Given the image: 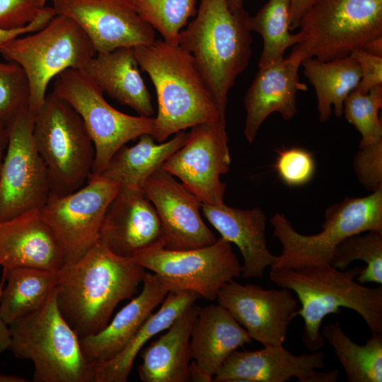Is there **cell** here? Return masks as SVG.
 Returning <instances> with one entry per match:
<instances>
[{"label":"cell","mask_w":382,"mask_h":382,"mask_svg":"<svg viewBox=\"0 0 382 382\" xmlns=\"http://www.w3.org/2000/svg\"><path fill=\"white\" fill-rule=\"evenodd\" d=\"M146 269L116 255L98 240L76 262L57 272V303L79 338L94 335L109 323L117 306L132 298Z\"/></svg>","instance_id":"cell-1"},{"label":"cell","mask_w":382,"mask_h":382,"mask_svg":"<svg viewBox=\"0 0 382 382\" xmlns=\"http://www.w3.org/2000/svg\"><path fill=\"white\" fill-rule=\"evenodd\" d=\"M133 49L157 95L158 112L151 134L156 141H165L172 134L201 123L226 120L187 51L161 39Z\"/></svg>","instance_id":"cell-2"},{"label":"cell","mask_w":382,"mask_h":382,"mask_svg":"<svg viewBox=\"0 0 382 382\" xmlns=\"http://www.w3.org/2000/svg\"><path fill=\"white\" fill-rule=\"evenodd\" d=\"M250 16L231 11L227 0H199L195 18L181 30L178 45L187 51L226 118L228 95L252 55Z\"/></svg>","instance_id":"cell-3"},{"label":"cell","mask_w":382,"mask_h":382,"mask_svg":"<svg viewBox=\"0 0 382 382\" xmlns=\"http://www.w3.org/2000/svg\"><path fill=\"white\" fill-rule=\"evenodd\" d=\"M362 268L345 272L331 265L271 268L270 279L280 288L294 291L301 304L296 314L303 320L302 341L308 349L316 352L323 347V320L329 314L339 313L340 308L359 313L372 334H382V286L369 288L354 282Z\"/></svg>","instance_id":"cell-4"},{"label":"cell","mask_w":382,"mask_h":382,"mask_svg":"<svg viewBox=\"0 0 382 382\" xmlns=\"http://www.w3.org/2000/svg\"><path fill=\"white\" fill-rule=\"evenodd\" d=\"M8 325V349L16 358L32 361L34 382H94V366L59 310L56 286L40 309Z\"/></svg>","instance_id":"cell-5"},{"label":"cell","mask_w":382,"mask_h":382,"mask_svg":"<svg viewBox=\"0 0 382 382\" xmlns=\"http://www.w3.org/2000/svg\"><path fill=\"white\" fill-rule=\"evenodd\" d=\"M273 236L282 245L271 268L299 269L330 265L335 250L345 238L366 231H382V188L367 196L346 197L325 212L322 230L313 235L296 231L282 214L270 219Z\"/></svg>","instance_id":"cell-6"},{"label":"cell","mask_w":382,"mask_h":382,"mask_svg":"<svg viewBox=\"0 0 382 382\" xmlns=\"http://www.w3.org/2000/svg\"><path fill=\"white\" fill-rule=\"evenodd\" d=\"M290 54L330 61L382 37V0H316L302 16Z\"/></svg>","instance_id":"cell-7"},{"label":"cell","mask_w":382,"mask_h":382,"mask_svg":"<svg viewBox=\"0 0 382 382\" xmlns=\"http://www.w3.org/2000/svg\"><path fill=\"white\" fill-rule=\"evenodd\" d=\"M33 135L51 194L66 195L84 185L92 173L94 144L79 114L54 91L35 117Z\"/></svg>","instance_id":"cell-8"},{"label":"cell","mask_w":382,"mask_h":382,"mask_svg":"<svg viewBox=\"0 0 382 382\" xmlns=\"http://www.w3.org/2000/svg\"><path fill=\"white\" fill-rule=\"evenodd\" d=\"M96 51L71 18L55 15L42 29L19 36L0 49L7 60L19 64L29 84L28 108L34 117L41 109L52 79L68 69H83Z\"/></svg>","instance_id":"cell-9"},{"label":"cell","mask_w":382,"mask_h":382,"mask_svg":"<svg viewBox=\"0 0 382 382\" xmlns=\"http://www.w3.org/2000/svg\"><path fill=\"white\" fill-rule=\"evenodd\" d=\"M53 91L79 114L86 126L95 147L92 175L101 174L127 142L153 132L154 117L132 116L115 109L82 69H68L57 75Z\"/></svg>","instance_id":"cell-10"},{"label":"cell","mask_w":382,"mask_h":382,"mask_svg":"<svg viewBox=\"0 0 382 382\" xmlns=\"http://www.w3.org/2000/svg\"><path fill=\"white\" fill-rule=\"evenodd\" d=\"M28 106L6 123L8 144L0 168V221L40 209L51 194L45 166L33 140Z\"/></svg>","instance_id":"cell-11"},{"label":"cell","mask_w":382,"mask_h":382,"mask_svg":"<svg viewBox=\"0 0 382 382\" xmlns=\"http://www.w3.org/2000/svg\"><path fill=\"white\" fill-rule=\"evenodd\" d=\"M132 260L160 276L170 291H191L211 301L216 299L224 284L241 275V265L231 243L222 237L199 248L147 250Z\"/></svg>","instance_id":"cell-12"},{"label":"cell","mask_w":382,"mask_h":382,"mask_svg":"<svg viewBox=\"0 0 382 382\" xmlns=\"http://www.w3.org/2000/svg\"><path fill=\"white\" fill-rule=\"evenodd\" d=\"M120 185L91 174L86 185L63 196L50 194L40 209L62 250L65 264L78 261L98 240L106 210Z\"/></svg>","instance_id":"cell-13"},{"label":"cell","mask_w":382,"mask_h":382,"mask_svg":"<svg viewBox=\"0 0 382 382\" xmlns=\"http://www.w3.org/2000/svg\"><path fill=\"white\" fill-rule=\"evenodd\" d=\"M231 156L226 120H217L191 127L183 146L162 168L180 180L202 204L224 202L226 184L221 175L230 170Z\"/></svg>","instance_id":"cell-14"},{"label":"cell","mask_w":382,"mask_h":382,"mask_svg":"<svg viewBox=\"0 0 382 382\" xmlns=\"http://www.w3.org/2000/svg\"><path fill=\"white\" fill-rule=\"evenodd\" d=\"M216 299L253 340L264 346L283 345L289 325L297 316V300L285 288L265 289L232 279L222 286Z\"/></svg>","instance_id":"cell-15"},{"label":"cell","mask_w":382,"mask_h":382,"mask_svg":"<svg viewBox=\"0 0 382 382\" xmlns=\"http://www.w3.org/2000/svg\"><path fill=\"white\" fill-rule=\"evenodd\" d=\"M56 15L74 20L96 52L153 43L155 30L144 22L128 0H52Z\"/></svg>","instance_id":"cell-16"},{"label":"cell","mask_w":382,"mask_h":382,"mask_svg":"<svg viewBox=\"0 0 382 382\" xmlns=\"http://www.w3.org/2000/svg\"><path fill=\"white\" fill-rule=\"evenodd\" d=\"M143 190L154 206L163 229L164 248L183 250L216 241L200 214L202 202L162 168L145 181Z\"/></svg>","instance_id":"cell-17"},{"label":"cell","mask_w":382,"mask_h":382,"mask_svg":"<svg viewBox=\"0 0 382 382\" xmlns=\"http://www.w3.org/2000/svg\"><path fill=\"white\" fill-rule=\"evenodd\" d=\"M322 351L294 355L283 347L264 346L255 351L234 350L213 377L214 382H335L337 369L317 371L325 366Z\"/></svg>","instance_id":"cell-18"},{"label":"cell","mask_w":382,"mask_h":382,"mask_svg":"<svg viewBox=\"0 0 382 382\" xmlns=\"http://www.w3.org/2000/svg\"><path fill=\"white\" fill-rule=\"evenodd\" d=\"M98 241L116 255L129 259L164 248L160 219L143 190L120 187L106 210Z\"/></svg>","instance_id":"cell-19"},{"label":"cell","mask_w":382,"mask_h":382,"mask_svg":"<svg viewBox=\"0 0 382 382\" xmlns=\"http://www.w3.org/2000/svg\"><path fill=\"white\" fill-rule=\"evenodd\" d=\"M301 61L295 56L282 58L265 67L259 68L244 97L246 111L244 135L252 143L267 117L279 112L286 120L297 112L296 94L307 86L300 81Z\"/></svg>","instance_id":"cell-20"},{"label":"cell","mask_w":382,"mask_h":382,"mask_svg":"<svg viewBox=\"0 0 382 382\" xmlns=\"http://www.w3.org/2000/svg\"><path fill=\"white\" fill-rule=\"evenodd\" d=\"M65 264L62 250L40 209L0 221V267L57 272Z\"/></svg>","instance_id":"cell-21"},{"label":"cell","mask_w":382,"mask_h":382,"mask_svg":"<svg viewBox=\"0 0 382 382\" xmlns=\"http://www.w3.org/2000/svg\"><path fill=\"white\" fill-rule=\"evenodd\" d=\"M140 294L98 332L79 338L81 351L93 366L119 354L170 291L158 274L146 272Z\"/></svg>","instance_id":"cell-22"},{"label":"cell","mask_w":382,"mask_h":382,"mask_svg":"<svg viewBox=\"0 0 382 382\" xmlns=\"http://www.w3.org/2000/svg\"><path fill=\"white\" fill-rule=\"evenodd\" d=\"M201 210L221 237L241 251L243 278H261L265 270L273 265L275 255L268 249L265 235L267 218L261 208L242 209L224 203L216 206L202 203Z\"/></svg>","instance_id":"cell-23"},{"label":"cell","mask_w":382,"mask_h":382,"mask_svg":"<svg viewBox=\"0 0 382 382\" xmlns=\"http://www.w3.org/2000/svg\"><path fill=\"white\" fill-rule=\"evenodd\" d=\"M201 307L195 303L186 308L156 340L144 348L138 366L144 382L189 381L192 359L190 341L193 325Z\"/></svg>","instance_id":"cell-24"},{"label":"cell","mask_w":382,"mask_h":382,"mask_svg":"<svg viewBox=\"0 0 382 382\" xmlns=\"http://www.w3.org/2000/svg\"><path fill=\"white\" fill-rule=\"evenodd\" d=\"M83 70L108 96L139 115L152 117L150 93L139 70L133 47H122L98 53Z\"/></svg>","instance_id":"cell-25"},{"label":"cell","mask_w":382,"mask_h":382,"mask_svg":"<svg viewBox=\"0 0 382 382\" xmlns=\"http://www.w3.org/2000/svg\"><path fill=\"white\" fill-rule=\"evenodd\" d=\"M253 339L221 305L200 308L190 341L191 357L214 376L229 354Z\"/></svg>","instance_id":"cell-26"},{"label":"cell","mask_w":382,"mask_h":382,"mask_svg":"<svg viewBox=\"0 0 382 382\" xmlns=\"http://www.w3.org/2000/svg\"><path fill=\"white\" fill-rule=\"evenodd\" d=\"M200 296L191 291H170L161 306L152 313L124 349L113 359L94 366V382H126L143 346L167 330L175 319Z\"/></svg>","instance_id":"cell-27"},{"label":"cell","mask_w":382,"mask_h":382,"mask_svg":"<svg viewBox=\"0 0 382 382\" xmlns=\"http://www.w3.org/2000/svg\"><path fill=\"white\" fill-rule=\"evenodd\" d=\"M185 130L170 140L156 144L150 134L140 136L134 145L118 150L98 175L117 183L120 187L143 190L147 178L162 168L164 162L184 144Z\"/></svg>","instance_id":"cell-28"},{"label":"cell","mask_w":382,"mask_h":382,"mask_svg":"<svg viewBox=\"0 0 382 382\" xmlns=\"http://www.w3.org/2000/svg\"><path fill=\"white\" fill-rule=\"evenodd\" d=\"M301 65L316 91L320 122H325L330 118L332 106L335 116H342L345 100L361 79L357 60L351 55L330 61L306 59Z\"/></svg>","instance_id":"cell-29"},{"label":"cell","mask_w":382,"mask_h":382,"mask_svg":"<svg viewBox=\"0 0 382 382\" xmlns=\"http://www.w3.org/2000/svg\"><path fill=\"white\" fill-rule=\"evenodd\" d=\"M6 284L1 298L3 319L9 325L40 309L57 285V272L32 267L3 269Z\"/></svg>","instance_id":"cell-30"},{"label":"cell","mask_w":382,"mask_h":382,"mask_svg":"<svg viewBox=\"0 0 382 382\" xmlns=\"http://www.w3.org/2000/svg\"><path fill=\"white\" fill-rule=\"evenodd\" d=\"M332 347L349 382L382 381V334H372L364 345L354 342L335 321L321 332Z\"/></svg>","instance_id":"cell-31"},{"label":"cell","mask_w":382,"mask_h":382,"mask_svg":"<svg viewBox=\"0 0 382 382\" xmlns=\"http://www.w3.org/2000/svg\"><path fill=\"white\" fill-rule=\"evenodd\" d=\"M291 3V0H268L255 16L248 18L250 30L260 34L263 40L259 68L283 58L286 49L299 40L298 33H290Z\"/></svg>","instance_id":"cell-32"},{"label":"cell","mask_w":382,"mask_h":382,"mask_svg":"<svg viewBox=\"0 0 382 382\" xmlns=\"http://www.w3.org/2000/svg\"><path fill=\"white\" fill-rule=\"evenodd\" d=\"M354 260L366 265L357 277L358 283L382 284V231H370L345 238L336 248L330 265L345 270Z\"/></svg>","instance_id":"cell-33"},{"label":"cell","mask_w":382,"mask_h":382,"mask_svg":"<svg viewBox=\"0 0 382 382\" xmlns=\"http://www.w3.org/2000/svg\"><path fill=\"white\" fill-rule=\"evenodd\" d=\"M198 0H128L146 23L157 30L163 40L178 45L182 28L197 13Z\"/></svg>","instance_id":"cell-34"},{"label":"cell","mask_w":382,"mask_h":382,"mask_svg":"<svg viewBox=\"0 0 382 382\" xmlns=\"http://www.w3.org/2000/svg\"><path fill=\"white\" fill-rule=\"evenodd\" d=\"M382 108V85L363 93L355 88L346 98L343 114L348 122L361 134L359 148L382 141V122L379 111Z\"/></svg>","instance_id":"cell-35"},{"label":"cell","mask_w":382,"mask_h":382,"mask_svg":"<svg viewBox=\"0 0 382 382\" xmlns=\"http://www.w3.org/2000/svg\"><path fill=\"white\" fill-rule=\"evenodd\" d=\"M29 84L22 67L0 61V120L6 124L28 106Z\"/></svg>","instance_id":"cell-36"},{"label":"cell","mask_w":382,"mask_h":382,"mask_svg":"<svg viewBox=\"0 0 382 382\" xmlns=\"http://www.w3.org/2000/svg\"><path fill=\"white\" fill-rule=\"evenodd\" d=\"M274 166L279 179L289 187L307 184L316 171V163L312 154L297 146L279 151Z\"/></svg>","instance_id":"cell-37"},{"label":"cell","mask_w":382,"mask_h":382,"mask_svg":"<svg viewBox=\"0 0 382 382\" xmlns=\"http://www.w3.org/2000/svg\"><path fill=\"white\" fill-rule=\"evenodd\" d=\"M359 149L354 161L359 182L371 192L382 188V141Z\"/></svg>","instance_id":"cell-38"},{"label":"cell","mask_w":382,"mask_h":382,"mask_svg":"<svg viewBox=\"0 0 382 382\" xmlns=\"http://www.w3.org/2000/svg\"><path fill=\"white\" fill-rule=\"evenodd\" d=\"M47 0H0V28L15 29L35 19Z\"/></svg>","instance_id":"cell-39"},{"label":"cell","mask_w":382,"mask_h":382,"mask_svg":"<svg viewBox=\"0 0 382 382\" xmlns=\"http://www.w3.org/2000/svg\"><path fill=\"white\" fill-rule=\"evenodd\" d=\"M350 55L359 64L361 79L357 89L368 93L375 86L382 85V57L371 54L364 50H357Z\"/></svg>","instance_id":"cell-40"},{"label":"cell","mask_w":382,"mask_h":382,"mask_svg":"<svg viewBox=\"0 0 382 382\" xmlns=\"http://www.w3.org/2000/svg\"><path fill=\"white\" fill-rule=\"evenodd\" d=\"M56 15L52 7L45 6L39 16L24 27L15 29L0 28V49L12 40L40 30Z\"/></svg>","instance_id":"cell-41"},{"label":"cell","mask_w":382,"mask_h":382,"mask_svg":"<svg viewBox=\"0 0 382 382\" xmlns=\"http://www.w3.org/2000/svg\"><path fill=\"white\" fill-rule=\"evenodd\" d=\"M315 1L291 0L289 13L290 30L298 28L302 16Z\"/></svg>","instance_id":"cell-42"},{"label":"cell","mask_w":382,"mask_h":382,"mask_svg":"<svg viewBox=\"0 0 382 382\" xmlns=\"http://www.w3.org/2000/svg\"><path fill=\"white\" fill-rule=\"evenodd\" d=\"M5 277L2 275L0 282V354L9 349L11 344V331L9 325L4 321L1 311V298L4 286Z\"/></svg>","instance_id":"cell-43"},{"label":"cell","mask_w":382,"mask_h":382,"mask_svg":"<svg viewBox=\"0 0 382 382\" xmlns=\"http://www.w3.org/2000/svg\"><path fill=\"white\" fill-rule=\"evenodd\" d=\"M189 381L212 382L213 377L207 373L198 364L192 359L188 366Z\"/></svg>","instance_id":"cell-44"},{"label":"cell","mask_w":382,"mask_h":382,"mask_svg":"<svg viewBox=\"0 0 382 382\" xmlns=\"http://www.w3.org/2000/svg\"><path fill=\"white\" fill-rule=\"evenodd\" d=\"M8 131L6 124L0 120V168L8 144Z\"/></svg>","instance_id":"cell-45"},{"label":"cell","mask_w":382,"mask_h":382,"mask_svg":"<svg viewBox=\"0 0 382 382\" xmlns=\"http://www.w3.org/2000/svg\"><path fill=\"white\" fill-rule=\"evenodd\" d=\"M362 50L371 54L382 57V37L370 41Z\"/></svg>","instance_id":"cell-46"},{"label":"cell","mask_w":382,"mask_h":382,"mask_svg":"<svg viewBox=\"0 0 382 382\" xmlns=\"http://www.w3.org/2000/svg\"><path fill=\"white\" fill-rule=\"evenodd\" d=\"M28 380L18 376L0 373V382H27Z\"/></svg>","instance_id":"cell-47"},{"label":"cell","mask_w":382,"mask_h":382,"mask_svg":"<svg viewBox=\"0 0 382 382\" xmlns=\"http://www.w3.org/2000/svg\"><path fill=\"white\" fill-rule=\"evenodd\" d=\"M244 0H227L230 10L233 12L243 8Z\"/></svg>","instance_id":"cell-48"}]
</instances>
